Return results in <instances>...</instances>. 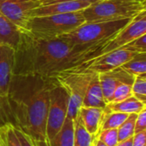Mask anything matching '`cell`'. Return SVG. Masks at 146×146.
Masks as SVG:
<instances>
[{"instance_id":"6da1fadb","label":"cell","mask_w":146,"mask_h":146,"mask_svg":"<svg viewBox=\"0 0 146 146\" xmlns=\"http://www.w3.org/2000/svg\"><path fill=\"white\" fill-rule=\"evenodd\" d=\"M100 50L97 47L73 45L60 38L38 39L22 33L15 48L14 74L55 78L63 72L85 68Z\"/></svg>"},{"instance_id":"7a4b0ae2","label":"cell","mask_w":146,"mask_h":146,"mask_svg":"<svg viewBox=\"0 0 146 146\" xmlns=\"http://www.w3.org/2000/svg\"><path fill=\"white\" fill-rule=\"evenodd\" d=\"M56 83V78L13 74L5 98L9 123L33 138L39 146H50L46 121L50 92Z\"/></svg>"},{"instance_id":"3957f363","label":"cell","mask_w":146,"mask_h":146,"mask_svg":"<svg viewBox=\"0 0 146 146\" xmlns=\"http://www.w3.org/2000/svg\"><path fill=\"white\" fill-rule=\"evenodd\" d=\"M132 19H121L110 21L84 23L60 38L73 45H84L102 49Z\"/></svg>"},{"instance_id":"277c9868","label":"cell","mask_w":146,"mask_h":146,"mask_svg":"<svg viewBox=\"0 0 146 146\" xmlns=\"http://www.w3.org/2000/svg\"><path fill=\"white\" fill-rule=\"evenodd\" d=\"M85 22L82 11L33 16L24 33L38 39H52L70 33Z\"/></svg>"},{"instance_id":"5b68a950","label":"cell","mask_w":146,"mask_h":146,"mask_svg":"<svg viewBox=\"0 0 146 146\" xmlns=\"http://www.w3.org/2000/svg\"><path fill=\"white\" fill-rule=\"evenodd\" d=\"M146 9L145 3L135 0H100L82 10L86 23L133 19Z\"/></svg>"},{"instance_id":"8992f818","label":"cell","mask_w":146,"mask_h":146,"mask_svg":"<svg viewBox=\"0 0 146 146\" xmlns=\"http://www.w3.org/2000/svg\"><path fill=\"white\" fill-rule=\"evenodd\" d=\"M94 74L86 69L75 68L63 72L55 77L68 95V118L74 120L79 114L89 83Z\"/></svg>"},{"instance_id":"52a82bcc","label":"cell","mask_w":146,"mask_h":146,"mask_svg":"<svg viewBox=\"0 0 146 146\" xmlns=\"http://www.w3.org/2000/svg\"><path fill=\"white\" fill-rule=\"evenodd\" d=\"M68 109V92L56 80V83L50 92V103L46 121V137L49 142L62 128L67 118Z\"/></svg>"},{"instance_id":"ba28073f","label":"cell","mask_w":146,"mask_h":146,"mask_svg":"<svg viewBox=\"0 0 146 146\" xmlns=\"http://www.w3.org/2000/svg\"><path fill=\"white\" fill-rule=\"evenodd\" d=\"M39 5V0H0V13L25 33L33 10Z\"/></svg>"},{"instance_id":"9c48e42d","label":"cell","mask_w":146,"mask_h":146,"mask_svg":"<svg viewBox=\"0 0 146 146\" xmlns=\"http://www.w3.org/2000/svg\"><path fill=\"white\" fill-rule=\"evenodd\" d=\"M144 34H146V9L139 13L113 38L107 42L98 56L120 49Z\"/></svg>"},{"instance_id":"30bf717a","label":"cell","mask_w":146,"mask_h":146,"mask_svg":"<svg viewBox=\"0 0 146 146\" xmlns=\"http://www.w3.org/2000/svg\"><path fill=\"white\" fill-rule=\"evenodd\" d=\"M136 54H138V52H135L129 48L124 46L111 52L99 56L92 61H90L87 66H86L85 68H78L86 69L96 74L108 72L120 68L122 64L127 62Z\"/></svg>"},{"instance_id":"8fae6325","label":"cell","mask_w":146,"mask_h":146,"mask_svg":"<svg viewBox=\"0 0 146 146\" xmlns=\"http://www.w3.org/2000/svg\"><path fill=\"white\" fill-rule=\"evenodd\" d=\"M15 49L10 45L0 44V98L8 95L9 84L14 74Z\"/></svg>"},{"instance_id":"7c38bea8","label":"cell","mask_w":146,"mask_h":146,"mask_svg":"<svg viewBox=\"0 0 146 146\" xmlns=\"http://www.w3.org/2000/svg\"><path fill=\"white\" fill-rule=\"evenodd\" d=\"M100 86L102 88L104 98L106 104L111 102L115 87L121 82L133 83L134 76L129 74L121 68H115L111 71L98 74Z\"/></svg>"},{"instance_id":"4fadbf2b","label":"cell","mask_w":146,"mask_h":146,"mask_svg":"<svg viewBox=\"0 0 146 146\" xmlns=\"http://www.w3.org/2000/svg\"><path fill=\"white\" fill-rule=\"evenodd\" d=\"M91 3L77 1H62L56 2L49 4L39 5L38 8L33 10L32 15L33 16H43L50 15H59L67 14L73 12L82 11L83 9L89 7Z\"/></svg>"},{"instance_id":"5bb4252c","label":"cell","mask_w":146,"mask_h":146,"mask_svg":"<svg viewBox=\"0 0 146 146\" xmlns=\"http://www.w3.org/2000/svg\"><path fill=\"white\" fill-rule=\"evenodd\" d=\"M81 121L86 131L93 137H97L101 131L104 118V109L81 106L79 111Z\"/></svg>"},{"instance_id":"9a60e30c","label":"cell","mask_w":146,"mask_h":146,"mask_svg":"<svg viewBox=\"0 0 146 146\" xmlns=\"http://www.w3.org/2000/svg\"><path fill=\"white\" fill-rule=\"evenodd\" d=\"M106 104H107L104 101L102 88L100 86L98 74L95 73L89 83L85 98L83 99L82 106L104 109Z\"/></svg>"},{"instance_id":"2e32d148","label":"cell","mask_w":146,"mask_h":146,"mask_svg":"<svg viewBox=\"0 0 146 146\" xmlns=\"http://www.w3.org/2000/svg\"><path fill=\"white\" fill-rule=\"evenodd\" d=\"M21 32L12 22L0 13V44L16 48L21 36Z\"/></svg>"},{"instance_id":"e0dca14e","label":"cell","mask_w":146,"mask_h":146,"mask_svg":"<svg viewBox=\"0 0 146 146\" xmlns=\"http://www.w3.org/2000/svg\"><path fill=\"white\" fill-rule=\"evenodd\" d=\"M146 109V104L138 100L133 96L117 103H109L104 108L106 112H118L124 114H139L141 110Z\"/></svg>"},{"instance_id":"ac0fdd59","label":"cell","mask_w":146,"mask_h":146,"mask_svg":"<svg viewBox=\"0 0 146 146\" xmlns=\"http://www.w3.org/2000/svg\"><path fill=\"white\" fill-rule=\"evenodd\" d=\"M74 120L66 118L60 131L50 140V146H74Z\"/></svg>"},{"instance_id":"d6986e66","label":"cell","mask_w":146,"mask_h":146,"mask_svg":"<svg viewBox=\"0 0 146 146\" xmlns=\"http://www.w3.org/2000/svg\"><path fill=\"white\" fill-rule=\"evenodd\" d=\"M74 146H92L95 137L92 136L85 128L80 114L74 120Z\"/></svg>"},{"instance_id":"ffe728a7","label":"cell","mask_w":146,"mask_h":146,"mask_svg":"<svg viewBox=\"0 0 146 146\" xmlns=\"http://www.w3.org/2000/svg\"><path fill=\"white\" fill-rule=\"evenodd\" d=\"M120 68L134 77L146 74V52L136 54Z\"/></svg>"},{"instance_id":"44dd1931","label":"cell","mask_w":146,"mask_h":146,"mask_svg":"<svg viewBox=\"0 0 146 146\" xmlns=\"http://www.w3.org/2000/svg\"><path fill=\"white\" fill-rule=\"evenodd\" d=\"M0 146H21L9 122L0 125Z\"/></svg>"},{"instance_id":"7402d4cb","label":"cell","mask_w":146,"mask_h":146,"mask_svg":"<svg viewBox=\"0 0 146 146\" xmlns=\"http://www.w3.org/2000/svg\"><path fill=\"white\" fill-rule=\"evenodd\" d=\"M104 112L105 114L101 126V130L118 129L129 115L127 114L118 113V112H106V111Z\"/></svg>"},{"instance_id":"603a6c76","label":"cell","mask_w":146,"mask_h":146,"mask_svg":"<svg viewBox=\"0 0 146 146\" xmlns=\"http://www.w3.org/2000/svg\"><path fill=\"white\" fill-rule=\"evenodd\" d=\"M136 118H137V114H130L127 118V120L117 129L119 141L127 139L134 135Z\"/></svg>"},{"instance_id":"cb8c5ba5","label":"cell","mask_w":146,"mask_h":146,"mask_svg":"<svg viewBox=\"0 0 146 146\" xmlns=\"http://www.w3.org/2000/svg\"><path fill=\"white\" fill-rule=\"evenodd\" d=\"M132 93L138 100L146 104V74L135 76L132 86Z\"/></svg>"},{"instance_id":"d4e9b609","label":"cell","mask_w":146,"mask_h":146,"mask_svg":"<svg viewBox=\"0 0 146 146\" xmlns=\"http://www.w3.org/2000/svg\"><path fill=\"white\" fill-rule=\"evenodd\" d=\"M132 86L133 83L129 82H121L115 89V92L112 96L110 103H117L122 100H125L133 96L132 93Z\"/></svg>"},{"instance_id":"484cf974","label":"cell","mask_w":146,"mask_h":146,"mask_svg":"<svg viewBox=\"0 0 146 146\" xmlns=\"http://www.w3.org/2000/svg\"><path fill=\"white\" fill-rule=\"evenodd\" d=\"M98 138L108 146H115L119 142L117 129L101 130L98 134Z\"/></svg>"},{"instance_id":"4316f807","label":"cell","mask_w":146,"mask_h":146,"mask_svg":"<svg viewBox=\"0 0 146 146\" xmlns=\"http://www.w3.org/2000/svg\"><path fill=\"white\" fill-rule=\"evenodd\" d=\"M125 47L129 48L130 50L138 53L146 52V34H144L129 42L125 45Z\"/></svg>"},{"instance_id":"83f0119b","label":"cell","mask_w":146,"mask_h":146,"mask_svg":"<svg viewBox=\"0 0 146 146\" xmlns=\"http://www.w3.org/2000/svg\"><path fill=\"white\" fill-rule=\"evenodd\" d=\"M13 127H14V131H15L17 138L20 140L21 146H39L38 143L33 138H32L30 135H28L22 130H21L14 126H13Z\"/></svg>"},{"instance_id":"f1b7e54d","label":"cell","mask_w":146,"mask_h":146,"mask_svg":"<svg viewBox=\"0 0 146 146\" xmlns=\"http://www.w3.org/2000/svg\"><path fill=\"white\" fill-rule=\"evenodd\" d=\"M142 131H146V109L137 114L135 121V133Z\"/></svg>"},{"instance_id":"f546056e","label":"cell","mask_w":146,"mask_h":146,"mask_svg":"<svg viewBox=\"0 0 146 146\" xmlns=\"http://www.w3.org/2000/svg\"><path fill=\"white\" fill-rule=\"evenodd\" d=\"M146 131L134 133L133 137V146H146Z\"/></svg>"},{"instance_id":"4dcf8cb0","label":"cell","mask_w":146,"mask_h":146,"mask_svg":"<svg viewBox=\"0 0 146 146\" xmlns=\"http://www.w3.org/2000/svg\"><path fill=\"white\" fill-rule=\"evenodd\" d=\"M8 122L9 121V116L6 109L5 98L3 99L0 98V125H3Z\"/></svg>"},{"instance_id":"1f68e13d","label":"cell","mask_w":146,"mask_h":146,"mask_svg":"<svg viewBox=\"0 0 146 146\" xmlns=\"http://www.w3.org/2000/svg\"><path fill=\"white\" fill-rule=\"evenodd\" d=\"M62 1H77V2L88 3L92 4V3H97L100 0H42L39 2H40V5H44V4H49V3H56V2H62Z\"/></svg>"},{"instance_id":"d6a6232c","label":"cell","mask_w":146,"mask_h":146,"mask_svg":"<svg viewBox=\"0 0 146 146\" xmlns=\"http://www.w3.org/2000/svg\"><path fill=\"white\" fill-rule=\"evenodd\" d=\"M133 137H131L127 139H125V140L119 141L118 144L115 146H133Z\"/></svg>"},{"instance_id":"836d02e7","label":"cell","mask_w":146,"mask_h":146,"mask_svg":"<svg viewBox=\"0 0 146 146\" xmlns=\"http://www.w3.org/2000/svg\"><path fill=\"white\" fill-rule=\"evenodd\" d=\"M92 146H108L106 145L104 143H103L98 138V136L97 137H95V139H94V140H93V142H92Z\"/></svg>"},{"instance_id":"e575fe53","label":"cell","mask_w":146,"mask_h":146,"mask_svg":"<svg viewBox=\"0 0 146 146\" xmlns=\"http://www.w3.org/2000/svg\"><path fill=\"white\" fill-rule=\"evenodd\" d=\"M135 1H139V2H141V3H145V0H135Z\"/></svg>"},{"instance_id":"d590c367","label":"cell","mask_w":146,"mask_h":146,"mask_svg":"<svg viewBox=\"0 0 146 146\" xmlns=\"http://www.w3.org/2000/svg\"><path fill=\"white\" fill-rule=\"evenodd\" d=\"M39 1H42V0H39Z\"/></svg>"}]
</instances>
